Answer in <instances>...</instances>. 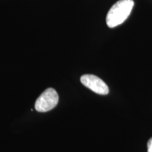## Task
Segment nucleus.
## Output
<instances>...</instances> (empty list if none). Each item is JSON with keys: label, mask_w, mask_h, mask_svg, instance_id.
<instances>
[{"label": "nucleus", "mask_w": 152, "mask_h": 152, "mask_svg": "<svg viewBox=\"0 0 152 152\" xmlns=\"http://www.w3.org/2000/svg\"><path fill=\"white\" fill-rule=\"evenodd\" d=\"M80 81L84 86L96 94L102 95L109 94V87L97 76L91 75V74H86V75L81 76Z\"/></svg>", "instance_id": "7ed1b4c3"}, {"label": "nucleus", "mask_w": 152, "mask_h": 152, "mask_svg": "<svg viewBox=\"0 0 152 152\" xmlns=\"http://www.w3.org/2000/svg\"><path fill=\"white\" fill-rule=\"evenodd\" d=\"M58 102V95L53 88H48L38 97L35 104V110L45 113L56 107Z\"/></svg>", "instance_id": "f03ea898"}, {"label": "nucleus", "mask_w": 152, "mask_h": 152, "mask_svg": "<svg viewBox=\"0 0 152 152\" xmlns=\"http://www.w3.org/2000/svg\"><path fill=\"white\" fill-rule=\"evenodd\" d=\"M147 151L152 152V137L150 139L147 144Z\"/></svg>", "instance_id": "20e7f679"}, {"label": "nucleus", "mask_w": 152, "mask_h": 152, "mask_svg": "<svg viewBox=\"0 0 152 152\" xmlns=\"http://www.w3.org/2000/svg\"><path fill=\"white\" fill-rule=\"evenodd\" d=\"M133 0H119L114 4L106 15V24L109 28H115L125 21L131 14Z\"/></svg>", "instance_id": "f257e3e1"}]
</instances>
